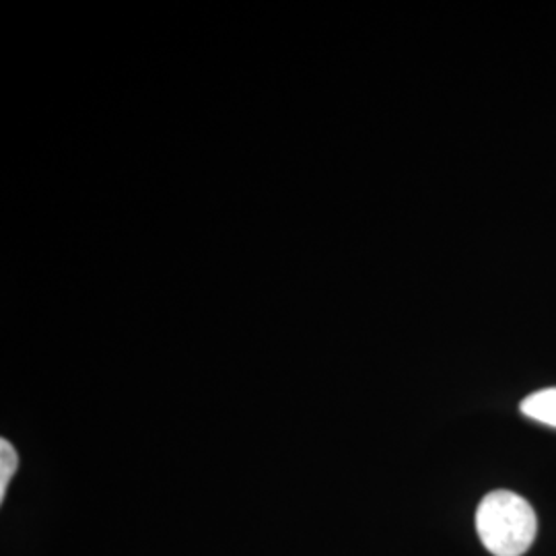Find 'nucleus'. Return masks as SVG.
Returning <instances> with one entry per match:
<instances>
[{"mask_svg": "<svg viewBox=\"0 0 556 556\" xmlns=\"http://www.w3.org/2000/svg\"><path fill=\"white\" fill-rule=\"evenodd\" d=\"M477 532L491 555H526L536 538V514L516 493L493 491L478 505Z\"/></svg>", "mask_w": 556, "mask_h": 556, "instance_id": "nucleus-1", "label": "nucleus"}, {"mask_svg": "<svg viewBox=\"0 0 556 556\" xmlns=\"http://www.w3.org/2000/svg\"><path fill=\"white\" fill-rule=\"evenodd\" d=\"M521 413L542 425L556 429V388L540 390L521 402Z\"/></svg>", "mask_w": 556, "mask_h": 556, "instance_id": "nucleus-2", "label": "nucleus"}, {"mask_svg": "<svg viewBox=\"0 0 556 556\" xmlns=\"http://www.w3.org/2000/svg\"><path fill=\"white\" fill-rule=\"evenodd\" d=\"M17 466H20V456L15 447L7 439H2L0 441V501L7 497V486L11 478L15 477Z\"/></svg>", "mask_w": 556, "mask_h": 556, "instance_id": "nucleus-3", "label": "nucleus"}]
</instances>
